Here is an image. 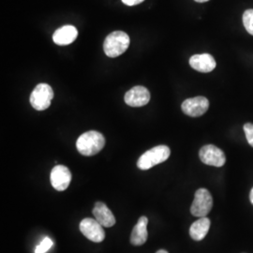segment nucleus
Wrapping results in <instances>:
<instances>
[{
    "mask_svg": "<svg viewBox=\"0 0 253 253\" xmlns=\"http://www.w3.org/2000/svg\"><path fill=\"white\" fill-rule=\"evenodd\" d=\"M104 145V136L96 130H90L83 133L76 142V147L79 153L86 157H91L99 153Z\"/></svg>",
    "mask_w": 253,
    "mask_h": 253,
    "instance_id": "obj_1",
    "label": "nucleus"
},
{
    "mask_svg": "<svg viewBox=\"0 0 253 253\" xmlns=\"http://www.w3.org/2000/svg\"><path fill=\"white\" fill-rule=\"evenodd\" d=\"M130 40L128 35L123 31H115L106 37L103 50L109 57H118L124 54L128 48Z\"/></svg>",
    "mask_w": 253,
    "mask_h": 253,
    "instance_id": "obj_2",
    "label": "nucleus"
},
{
    "mask_svg": "<svg viewBox=\"0 0 253 253\" xmlns=\"http://www.w3.org/2000/svg\"><path fill=\"white\" fill-rule=\"evenodd\" d=\"M170 155H171V150L167 145L155 146L139 158L137 162V166L140 170H143V171L149 170L154 166L167 161Z\"/></svg>",
    "mask_w": 253,
    "mask_h": 253,
    "instance_id": "obj_3",
    "label": "nucleus"
},
{
    "mask_svg": "<svg viewBox=\"0 0 253 253\" xmlns=\"http://www.w3.org/2000/svg\"><path fill=\"white\" fill-rule=\"evenodd\" d=\"M54 98V91L47 84H39L30 95V103L37 111H44L50 107Z\"/></svg>",
    "mask_w": 253,
    "mask_h": 253,
    "instance_id": "obj_4",
    "label": "nucleus"
},
{
    "mask_svg": "<svg viewBox=\"0 0 253 253\" xmlns=\"http://www.w3.org/2000/svg\"><path fill=\"white\" fill-rule=\"evenodd\" d=\"M213 207V198L207 189H199L195 192L190 213L195 217H207Z\"/></svg>",
    "mask_w": 253,
    "mask_h": 253,
    "instance_id": "obj_5",
    "label": "nucleus"
},
{
    "mask_svg": "<svg viewBox=\"0 0 253 253\" xmlns=\"http://www.w3.org/2000/svg\"><path fill=\"white\" fill-rule=\"evenodd\" d=\"M80 231L87 239L95 243H100L105 238L103 226L96 218H84L80 223Z\"/></svg>",
    "mask_w": 253,
    "mask_h": 253,
    "instance_id": "obj_6",
    "label": "nucleus"
},
{
    "mask_svg": "<svg viewBox=\"0 0 253 253\" xmlns=\"http://www.w3.org/2000/svg\"><path fill=\"white\" fill-rule=\"evenodd\" d=\"M199 157L202 163L210 166L222 167L226 163L224 152L213 145L203 146L200 149Z\"/></svg>",
    "mask_w": 253,
    "mask_h": 253,
    "instance_id": "obj_7",
    "label": "nucleus"
},
{
    "mask_svg": "<svg viewBox=\"0 0 253 253\" xmlns=\"http://www.w3.org/2000/svg\"><path fill=\"white\" fill-rule=\"evenodd\" d=\"M209 108V101L205 97H195L184 100L181 109L183 113L191 118H198L207 113Z\"/></svg>",
    "mask_w": 253,
    "mask_h": 253,
    "instance_id": "obj_8",
    "label": "nucleus"
},
{
    "mask_svg": "<svg viewBox=\"0 0 253 253\" xmlns=\"http://www.w3.org/2000/svg\"><path fill=\"white\" fill-rule=\"evenodd\" d=\"M51 184L54 190L64 191L67 190L72 181V172L64 165H56L53 168L50 176Z\"/></svg>",
    "mask_w": 253,
    "mask_h": 253,
    "instance_id": "obj_9",
    "label": "nucleus"
},
{
    "mask_svg": "<svg viewBox=\"0 0 253 253\" xmlns=\"http://www.w3.org/2000/svg\"><path fill=\"white\" fill-rule=\"evenodd\" d=\"M125 102L131 107H142L150 100V92L142 85H137L127 91L125 95Z\"/></svg>",
    "mask_w": 253,
    "mask_h": 253,
    "instance_id": "obj_10",
    "label": "nucleus"
},
{
    "mask_svg": "<svg viewBox=\"0 0 253 253\" xmlns=\"http://www.w3.org/2000/svg\"><path fill=\"white\" fill-rule=\"evenodd\" d=\"M192 69L200 73H211L217 66L214 57L209 54H194L190 58Z\"/></svg>",
    "mask_w": 253,
    "mask_h": 253,
    "instance_id": "obj_11",
    "label": "nucleus"
},
{
    "mask_svg": "<svg viewBox=\"0 0 253 253\" xmlns=\"http://www.w3.org/2000/svg\"><path fill=\"white\" fill-rule=\"evenodd\" d=\"M92 213L94 215V217L103 227L110 228L116 224V217L114 216V214L109 209L108 207L102 202L96 203L95 207L92 210Z\"/></svg>",
    "mask_w": 253,
    "mask_h": 253,
    "instance_id": "obj_12",
    "label": "nucleus"
},
{
    "mask_svg": "<svg viewBox=\"0 0 253 253\" xmlns=\"http://www.w3.org/2000/svg\"><path fill=\"white\" fill-rule=\"evenodd\" d=\"M78 36V30L73 26H64L54 31V42L57 45H69L73 43Z\"/></svg>",
    "mask_w": 253,
    "mask_h": 253,
    "instance_id": "obj_13",
    "label": "nucleus"
},
{
    "mask_svg": "<svg viewBox=\"0 0 253 253\" xmlns=\"http://www.w3.org/2000/svg\"><path fill=\"white\" fill-rule=\"evenodd\" d=\"M147 223L148 218L145 216L139 218L130 235V243L133 246H142L146 242L148 236Z\"/></svg>",
    "mask_w": 253,
    "mask_h": 253,
    "instance_id": "obj_14",
    "label": "nucleus"
},
{
    "mask_svg": "<svg viewBox=\"0 0 253 253\" xmlns=\"http://www.w3.org/2000/svg\"><path fill=\"white\" fill-rule=\"evenodd\" d=\"M210 224H211V221L208 217H199V219L194 221L190 226V237L195 241L203 240L208 235Z\"/></svg>",
    "mask_w": 253,
    "mask_h": 253,
    "instance_id": "obj_15",
    "label": "nucleus"
},
{
    "mask_svg": "<svg viewBox=\"0 0 253 253\" xmlns=\"http://www.w3.org/2000/svg\"><path fill=\"white\" fill-rule=\"evenodd\" d=\"M243 24L246 30L253 36V9H247L243 14Z\"/></svg>",
    "mask_w": 253,
    "mask_h": 253,
    "instance_id": "obj_16",
    "label": "nucleus"
},
{
    "mask_svg": "<svg viewBox=\"0 0 253 253\" xmlns=\"http://www.w3.org/2000/svg\"><path fill=\"white\" fill-rule=\"evenodd\" d=\"M53 241L50 237H45L40 244L37 246L35 253H46L53 246Z\"/></svg>",
    "mask_w": 253,
    "mask_h": 253,
    "instance_id": "obj_17",
    "label": "nucleus"
},
{
    "mask_svg": "<svg viewBox=\"0 0 253 253\" xmlns=\"http://www.w3.org/2000/svg\"><path fill=\"white\" fill-rule=\"evenodd\" d=\"M244 131L248 143L253 147V124L247 123L244 125Z\"/></svg>",
    "mask_w": 253,
    "mask_h": 253,
    "instance_id": "obj_18",
    "label": "nucleus"
},
{
    "mask_svg": "<svg viewBox=\"0 0 253 253\" xmlns=\"http://www.w3.org/2000/svg\"><path fill=\"white\" fill-rule=\"evenodd\" d=\"M143 1H145V0H122V2L124 4H126V6H135V5L142 3Z\"/></svg>",
    "mask_w": 253,
    "mask_h": 253,
    "instance_id": "obj_19",
    "label": "nucleus"
},
{
    "mask_svg": "<svg viewBox=\"0 0 253 253\" xmlns=\"http://www.w3.org/2000/svg\"><path fill=\"white\" fill-rule=\"evenodd\" d=\"M250 200H251V203L253 205V188L251 190V193H250Z\"/></svg>",
    "mask_w": 253,
    "mask_h": 253,
    "instance_id": "obj_20",
    "label": "nucleus"
},
{
    "mask_svg": "<svg viewBox=\"0 0 253 253\" xmlns=\"http://www.w3.org/2000/svg\"><path fill=\"white\" fill-rule=\"evenodd\" d=\"M156 253H169L167 251H165V250H160V251H158Z\"/></svg>",
    "mask_w": 253,
    "mask_h": 253,
    "instance_id": "obj_21",
    "label": "nucleus"
},
{
    "mask_svg": "<svg viewBox=\"0 0 253 253\" xmlns=\"http://www.w3.org/2000/svg\"><path fill=\"white\" fill-rule=\"evenodd\" d=\"M196 2H199V3H204V2H207V1H209V0H195Z\"/></svg>",
    "mask_w": 253,
    "mask_h": 253,
    "instance_id": "obj_22",
    "label": "nucleus"
}]
</instances>
